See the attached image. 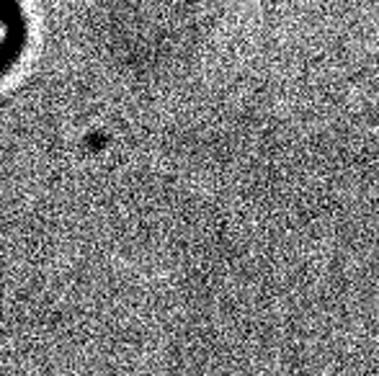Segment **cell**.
<instances>
[{
    "instance_id": "cell-1",
    "label": "cell",
    "mask_w": 379,
    "mask_h": 376,
    "mask_svg": "<svg viewBox=\"0 0 379 376\" xmlns=\"http://www.w3.org/2000/svg\"><path fill=\"white\" fill-rule=\"evenodd\" d=\"M21 26L19 14H16L14 0H0V70H6L8 62H14L16 52L21 49Z\"/></svg>"
}]
</instances>
